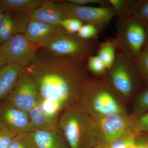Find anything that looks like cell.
Wrapping results in <instances>:
<instances>
[{"label": "cell", "mask_w": 148, "mask_h": 148, "mask_svg": "<svg viewBox=\"0 0 148 148\" xmlns=\"http://www.w3.org/2000/svg\"><path fill=\"white\" fill-rule=\"evenodd\" d=\"M7 64H14L25 68L37 58L39 46L32 43L22 34H17L1 45Z\"/></svg>", "instance_id": "cell-7"}, {"label": "cell", "mask_w": 148, "mask_h": 148, "mask_svg": "<svg viewBox=\"0 0 148 148\" xmlns=\"http://www.w3.org/2000/svg\"><path fill=\"white\" fill-rule=\"evenodd\" d=\"M138 70L134 60L116 53L115 61L110 70L114 87L125 96L131 94L135 88L134 72Z\"/></svg>", "instance_id": "cell-9"}, {"label": "cell", "mask_w": 148, "mask_h": 148, "mask_svg": "<svg viewBox=\"0 0 148 148\" xmlns=\"http://www.w3.org/2000/svg\"><path fill=\"white\" fill-rule=\"evenodd\" d=\"M22 68L8 64L0 69V101L7 98L13 90Z\"/></svg>", "instance_id": "cell-16"}, {"label": "cell", "mask_w": 148, "mask_h": 148, "mask_svg": "<svg viewBox=\"0 0 148 148\" xmlns=\"http://www.w3.org/2000/svg\"><path fill=\"white\" fill-rule=\"evenodd\" d=\"M6 99L12 105L27 113L39 104L36 85L25 68L21 69L15 86Z\"/></svg>", "instance_id": "cell-8"}, {"label": "cell", "mask_w": 148, "mask_h": 148, "mask_svg": "<svg viewBox=\"0 0 148 148\" xmlns=\"http://www.w3.org/2000/svg\"><path fill=\"white\" fill-rule=\"evenodd\" d=\"M58 127L70 148H93L101 144L94 120L79 107L66 108L59 118Z\"/></svg>", "instance_id": "cell-2"}, {"label": "cell", "mask_w": 148, "mask_h": 148, "mask_svg": "<svg viewBox=\"0 0 148 148\" xmlns=\"http://www.w3.org/2000/svg\"><path fill=\"white\" fill-rule=\"evenodd\" d=\"M135 147L137 148H148V138L136 139Z\"/></svg>", "instance_id": "cell-32"}, {"label": "cell", "mask_w": 148, "mask_h": 148, "mask_svg": "<svg viewBox=\"0 0 148 148\" xmlns=\"http://www.w3.org/2000/svg\"><path fill=\"white\" fill-rule=\"evenodd\" d=\"M32 148H62L68 146L60 130H35L25 133Z\"/></svg>", "instance_id": "cell-13"}, {"label": "cell", "mask_w": 148, "mask_h": 148, "mask_svg": "<svg viewBox=\"0 0 148 148\" xmlns=\"http://www.w3.org/2000/svg\"><path fill=\"white\" fill-rule=\"evenodd\" d=\"M8 148H32L25 133H18L12 141Z\"/></svg>", "instance_id": "cell-29"}, {"label": "cell", "mask_w": 148, "mask_h": 148, "mask_svg": "<svg viewBox=\"0 0 148 148\" xmlns=\"http://www.w3.org/2000/svg\"><path fill=\"white\" fill-rule=\"evenodd\" d=\"M93 119L103 144L110 145L125 133H138L140 131L137 122H133L122 114L103 116L94 115Z\"/></svg>", "instance_id": "cell-6"}, {"label": "cell", "mask_w": 148, "mask_h": 148, "mask_svg": "<svg viewBox=\"0 0 148 148\" xmlns=\"http://www.w3.org/2000/svg\"><path fill=\"white\" fill-rule=\"evenodd\" d=\"M88 69L90 71L96 74H101L107 70L102 60L97 56L92 55L87 59Z\"/></svg>", "instance_id": "cell-27"}, {"label": "cell", "mask_w": 148, "mask_h": 148, "mask_svg": "<svg viewBox=\"0 0 148 148\" xmlns=\"http://www.w3.org/2000/svg\"><path fill=\"white\" fill-rule=\"evenodd\" d=\"M138 133H125L109 145L110 148H128L135 147L136 135Z\"/></svg>", "instance_id": "cell-21"}, {"label": "cell", "mask_w": 148, "mask_h": 148, "mask_svg": "<svg viewBox=\"0 0 148 148\" xmlns=\"http://www.w3.org/2000/svg\"><path fill=\"white\" fill-rule=\"evenodd\" d=\"M148 111V89L142 92L136 100L133 116H139Z\"/></svg>", "instance_id": "cell-26"}, {"label": "cell", "mask_w": 148, "mask_h": 148, "mask_svg": "<svg viewBox=\"0 0 148 148\" xmlns=\"http://www.w3.org/2000/svg\"><path fill=\"white\" fill-rule=\"evenodd\" d=\"M28 113L35 130H54L59 129L58 115H51L47 114L43 110L40 103Z\"/></svg>", "instance_id": "cell-17"}, {"label": "cell", "mask_w": 148, "mask_h": 148, "mask_svg": "<svg viewBox=\"0 0 148 148\" xmlns=\"http://www.w3.org/2000/svg\"><path fill=\"white\" fill-rule=\"evenodd\" d=\"M55 1L46 0L43 4L27 15L32 19L60 26L61 21L69 17L61 4L56 3Z\"/></svg>", "instance_id": "cell-15"}, {"label": "cell", "mask_w": 148, "mask_h": 148, "mask_svg": "<svg viewBox=\"0 0 148 148\" xmlns=\"http://www.w3.org/2000/svg\"><path fill=\"white\" fill-rule=\"evenodd\" d=\"M134 61L139 73L148 81V50L142 51Z\"/></svg>", "instance_id": "cell-24"}, {"label": "cell", "mask_w": 148, "mask_h": 148, "mask_svg": "<svg viewBox=\"0 0 148 148\" xmlns=\"http://www.w3.org/2000/svg\"><path fill=\"white\" fill-rule=\"evenodd\" d=\"M46 0H0V4L7 10L25 14L32 13L43 4Z\"/></svg>", "instance_id": "cell-18"}, {"label": "cell", "mask_w": 148, "mask_h": 148, "mask_svg": "<svg viewBox=\"0 0 148 148\" xmlns=\"http://www.w3.org/2000/svg\"><path fill=\"white\" fill-rule=\"evenodd\" d=\"M107 148H110V147H109V145H108V146H107Z\"/></svg>", "instance_id": "cell-39"}, {"label": "cell", "mask_w": 148, "mask_h": 148, "mask_svg": "<svg viewBox=\"0 0 148 148\" xmlns=\"http://www.w3.org/2000/svg\"><path fill=\"white\" fill-rule=\"evenodd\" d=\"M107 146H108L107 144L101 143V144H99L98 145L95 146L93 148H107Z\"/></svg>", "instance_id": "cell-35"}, {"label": "cell", "mask_w": 148, "mask_h": 148, "mask_svg": "<svg viewBox=\"0 0 148 148\" xmlns=\"http://www.w3.org/2000/svg\"><path fill=\"white\" fill-rule=\"evenodd\" d=\"M6 9L1 5L0 4V23L2 20L3 17L6 12Z\"/></svg>", "instance_id": "cell-34"}, {"label": "cell", "mask_w": 148, "mask_h": 148, "mask_svg": "<svg viewBox=\"0 0 148 148\" xmlns=\"http://www.w3.org/2000/svg\"><path fill=\"white\" fill-rule=\"evenodd\" d=\"M100 31L96 27L89 24H84L77 35L84 40H92L95 39Z\"/></svg>", "instance_id": "cell-28"}, {"label": "cell", "mask_w": 148, "mask_h": 148, "mask_svg": "<svg viewBox=\"0 0 148 148\" xmlns=\"http://www.w3.org/2000/svg\"><path fill=\"white\" fill-rule=\"evenodd\" d=\"M132 16L148 22V0L136 1Z\"/></svg>", "instance_id": "cell-23"}, {"label": "cell", "mask_w": 148, "mask_h": 148, "mask_svg": "<svg viewBox=\"0 0 148 148\" xmlns=\"http://www.w3.org/2000/svg\"><path fill=\"white\" fill-rule=\"evenodd\" d=\"M116 45L115 41L108 40L99 45L97 55L102 60L107 70H110L116 58Z\"/></svg>", "instance_id": "cell-19"}, {"label": "cell", "mask_w": 148, "mask_h": 148, "mask_svg": "<svg viewBox=\"0 0 148 148\" xmlns=\"http://www.w3.org/2000/svg\"><path fill=\"white\" fill-rule=\"evenodd\" d=\"M62 148H69V146H66V147H63Z\"/></svg>", "instance_id": "cell-37"}, {"label": "cell", "mask_w": 148, "mask_h": 148, "mask_svg": "<svg viewBox=\"0 0 148 148\" xmlns=\"http://www.w3.org/2000/svg\"><path fill=\"white\" fill-rule=\"evenodd\" d=\"M128 148H137L135 147H130Z\"/></svg>", "instance_id": "cell-38"}, {"label": "cell", "mask_w": 148, "mask_h": 148, "mask_svg": "<svg viewBox=\"0 0 148 148\" xmlns=\"http://www.w3.org/2000/svg\"><path fill=\"white\" fill-rule=\"evenodd\" d=\"M0 121L17 134L27 133L35 130L29 113L7 101L0 106Z\"/></svg>", "instance_id": "cell-10"}, {"label": "cell", "mask_w": 148, "mask_h": 148, "mask_svg": "<svg viewBox=\"0 0 148 148\" xmlns=\"http://www.w3.org/2000/svg\"><path fill=\"white\" fill-rule=\"evenodd\" d=\"M118 25L116 48L122 55L134 60L145 45L148 22L131 16L121 18Z\"/></svg>", "instance_id": "cell-4"}, {"label": "cell", "mask_w": 148, "mask_h": 148, "mask_svg": "<svg viewBox=\"0 0 148 148\" xmlns=\"http://www.w3.org/2000/svg\"><path fill=\"white\" fill-rule=\"evenodd\" d=\"M82 21L75 18H69L60 22V26L67 33L77 34L84 25Z\"/></svg>", "instance_id": "cell-22"}, {"label": "cell", "mask_w": 148, "mask_h": 148, "mask_svg": "<svg viewBox=\"0 0 148 148\" xmlns=\"http://www.w3.org/2000/svg\"><path fill=\"white\" fill-rule=\"evenodd\" d=\"M109 7L114 9L121 18L132 16L136 1L109 0Z\"/></svg>", "instance_id": "cell-20"}, {"label": "cell", "mask_w": 148, "mask_h": 148, "mask_svg": "<svg viewBox=\"0 0 148 148\" xmlns=\"http://www.w3.org/2000/svg\"><path fill=\"white\" fill-rule=\"evenodd\" d=\"M30 20L27 14L7 11L0 23V45L15 35L24 34Z\"/></svg>", "instance_id": "cell-12"}, {"label": "cell", "mask_w": 148, "mask_h": 148, "mask_svg": "<svg viewBox=\"0 0 148 148\" xmlns=\"http://www.w3.org/2000/svg\"><path fill=\"white\" fill-rule=\"evenodd\" d=\"M148 50V32H147V41H146V44L144 47V49L143 50Z\"/></svg>", "instance_id": "cell-36"}, {"label": "cell", "mask_w": 148, "mask_h": 148, "mask_svg": "<svg viewBox=\"0 0 148 148\" xmlns=\"http://www.w3.org/2000/svg\"><path fill=\"white\" fill-rule=\"evenodd\" d=\"M7 64L6 61L3 54L1 48V45H0V69Z\"/></svg>", "instance_id": "cell-33"}, {"label": "cell", "mask_w": 148, "mask_h": 148, "mask_svg": "<svg viewBox=\"0 0 148 148\" xmlns=\"http://www.w3.org/2000/svg\"><path fill=\"white\" fill-rule=\"evenodd\" d=\"M69 2L82 6H88L92 4H108V1H102V0H69L67 1Z\"/></svg>", "instance_id": "cell-30"}, {"label": "cell", "mask_w": 148, "mask_h": 148, "mask_svg": "<svg viewBox=\"0 0 148 148\" xmlns=\"http://www.w3.org/2000/svg\"><path fill=\"white\" fill-rule=\"evenodd\" d=\"M97 46L93 40H83L76 34H68L64 31L51 37L40 47L45 49L56 57L83 63L94 55Z\"/></svg>", "instance_id": "cell-3"}, {"label": "cell", "mask_w": 148, "mask_h": 148, "mask_svg": "<svg viewBox=\"0 0 148 148\" xmlns=\"http://www.w3.org/2000/svg\"><path fill=\"white\" fill-rule=\"evenodd\" d=\"M137 124L140 131L148 132V112L139 118Z\"/></svg>", "instance_id": "cell-31"}, {"label": "cell", "mask_w": 148, "mask_h": 148, "mask_svg": "<svg viewBox=\"0 0 148 148\" xmlns=\"http://www.w3.org/2000/svg\"><path fill=\"white\" fill-rule=\"evenodd\" d=\"M64 31L61 26L31 19L24 35L29 41L40 46L51 37Z\"/></svg>", "instance_id": "cell-14"}, {"label": "cell", "mask_w": 148, "mask_h": 148, "mask_svg": "<svg viewBox=\"0 0 148 148\" xmlns=\"http://www.w3.org/2000/svg\"><path fill=\"white\" fill-rule=\"evenodd\" d=\"M59 3L66 12L69 18L79 19L83 23L95 26L100 32L108 25L116 14L111 7H94L77 5L67 1Z\"/></svg>", "instance_id": "cell-5"}, {"label": "cell", "mask_w": 148, "mask_h": 148, "mask_svg": "<svg viewBox=\"0 0 148 148\" xmlns=\"http://www.w3.org/2000/svg\"><path fill=\"white\" fill-rule=\"evenodd\" d=\"M87 87L92 95V107L95 115H110L122 114V111L112 93L103 84L92 86L88 83Z\"/></svg>", "instance_id": "cell-11"}, {"label": "cell", "mask_w": 148, "mask_h": 148, "mask_svg": "<svg viewBox=\"0 0 148 148\" xmlns=\"http://www.w3.org/2000/svg\"><path fill=\"white\" fill-rule=\"evenodd\" d=\"M17 134L0 121V148H8Z\"/></svg>", "instance_id": "cell-25"}, {"label": "cell", "mask_w": 148, "mask_h": 148, "mask_svg": "<svg viewBox=\"0 0 148 148\" xmlns=\"http://www.w3.org/2000/svg\"><path fill=\"white\" fill-rule=\"evenodd\" d=\"M83 63L51 54L37 56L25 69L36 85L40 101L54 102L62 110L79 99L87 83Z\"/></svg>", "instance_id": "cell-1"}]
</instances>
